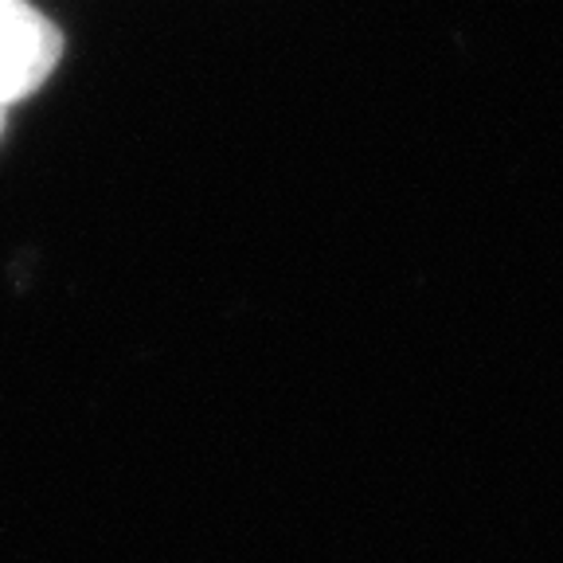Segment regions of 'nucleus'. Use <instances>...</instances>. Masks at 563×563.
Wrapping results in <instances>:
<instances>
[{"label":"nucleus","mask_w":563,"mask_h":563,"mask_svg":"<svg viewBox=\"0 0 563 563\" xmlns=\"http://www.w3.org/2000/svg\"><path fill=\"white\" fill-rule=\"evenodd\" d=\"M63 55V35L27 0H0V130L12 106L44 87Z\"/></svg>","instance_id":"obj_1"}]
</instances>
